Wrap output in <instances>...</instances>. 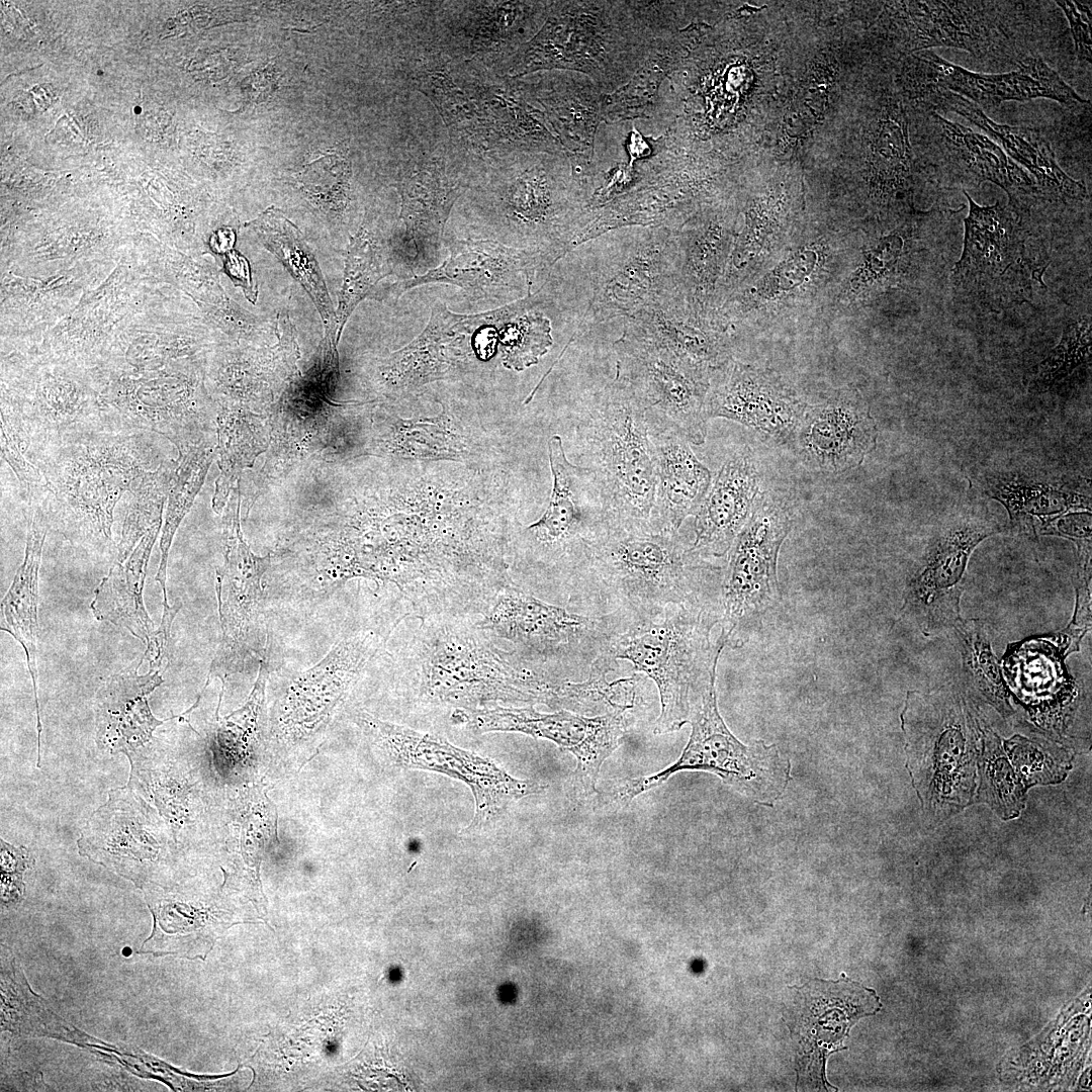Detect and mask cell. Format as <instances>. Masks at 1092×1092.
I'll list each match as a JSON object with an SVG mask.
<instances>
[{
  "mask_svg": "<svg viewBox=\"0 0 1092 1092\" xmlns=\"http://www.w3.org/2000/svg\"><path fill=\"white\" fill-rule=\"evenodd\" d=\"M421 620L404 667L421 701L463 710L537 704L567 709L569 678L500 648L463 617Z\"/></svg>",
  "mask_w": 1092,
  "mask_h": 1092,
  "instance_id": "1",
  "label": "cell"
},
{
  "mask_svg": "<svg viewBox=\"0 0 1092 1092\" xmlns=\"http://www.w3.org/2000/svg\"><path fill=\"white\" fill-rule=\"evenodd\" d=\"M723 574L695 552L679 531L654 522L609 525L587 545L574 577L589 615L633 620L667 607L720 597Z\"/></svg>",
  "mask_w": 1092,
  "mask_h": 1092,
  "instance_id": "2",
  "label": "cell"
},
{
  "mask_svg": "<svg viewBox=\"0 0 1092 1092\" xmlns=\"http://www.w3.org/2000/svg\"><path fill=\"white\" fill-rule=\"evenodd\" d=\"M157 436L105 431L34 452L30 461L51 489L42 508L50 529L76 547L111 555L117 502L176 464L166 459Z\"/></svg>",
  "mask_w": 1092,
  "mask_h": 1092,
  "instance_id": "3",
  "label": "cell"
},
{
  "mask_svg": "<svg viewBox=\"0 0 1092 1092\" xmlns=\"http://www.w3.org/2000/svg\"><path fill=\"white\" fill-rule=\"evenodd\" d=\"M665 36L649 0L551 2L542 27L517 51L509 72H576L609 94L633 77L654 42Z\"/></svg>",
  "mask_w": 1092,
  "mask_h": 1092,
  "instance_id": "4",
  "label": "cell"
},
{
  "mask_svg": "<svg viewBox=\"0 0 1092 1092\" xmlns=\"http://www.w3.org/2000/svg\"><path fill=\"white\" fill-rule=\"evenodd\" d=\"M721 623L720 598L674 605L659 613L628 620L611 638L605 653L627 660L658 690L660 713L654 734L679 730L694 705L717 674L726 644L712 631Z\"/></svg>",
  "mask_w": 1092,
  "mask_h": 1092,
  "instance_id": "5",
  "label": "cell"
},
{
  "mask_svg": "<svg viewBox=\"0 0 1092 1092\" xmlns=\"http://www.w3.org/2000/svg\"><path fill=\"white\" fill-rule=\"evenodd\" d=\"M576 435L603 498L607 524L653 522L655 464L645 414L618 377L590 399Z\"/></svg>",
  "mask_w": 1092,
  "mask_h": 1092,
  "instance_id": "6",
  "label": "cell"
},
{
  "mask_svg": "<svg viewBox=\"0 0 1092 1092\" xmlns=\"http://www.w3.org/2000/svg\"><path fill=\"white\" fill-rule=\"evenodd\" d=\"M689 741L679 757L648 776L615 781L602 793V802L624 809L639 795L664 784L680 771H707L756 803L771 806L791 780L790 760L776 744L756 740L742 743L720 715L716 676L694 705L689 722Z\"/></svg>",
  "mask_w": 1092,
  "mask_h": 1092,
  "instance_id": "7",
  "label": "cell"
},
{
  "mask_svg": "<svg viewBox=\"0 0 1092 1092\" xmlns=\"http://www.w3.org/2000/svg\"><path fill=\"white\" fill-rule=\"evenodd\" d=\"M1052 2L927 0L893 3L910 52L954 48L992 65H1017L1037 51Z\"/></svg>",
  "mask_w": 1092,
  "mask_h": 1092,
  "instance_id": "8",
  "label": "cell"
},
{
  "mask_svg": "<svg viewBox=\"0 0 1092 1092\" xmlns=\"http://www.w3.org/2000/svg\"><path fill=\"white\" fill-rule=\"evenodd\" d=\"M963 252L951 269L954 292L991 309L1026 301L1049 266L1034 225L1008 204H978L967 191Z\"/></svg>",
  "mask_w": 1092,
  "mask_h": 1092,
  "instance_id": "9",
  "label": "cell"
},
{
  "mask_svg": "<svg viewBox=\"0 0 1092 1092\" xmlns=\"http://www.w3.org/2000/svg\"><path fill=\"white\" fill-rule=\"evenodd\" d=\"M587 306L577 331L615 317L626 320L681 290L672 232L625 226L595 239Z\"/></svg>",
  "mask_w": 1092,
  "mask_h": 1092,
  "instance_id": "10",
  "label": "cell"
},
{
  "mask_svg": "<svg viewBox=\"0 0 1092 1092\" xmlns=\"http://www.w3.org/2000/svg\"><path fill=\"white\" fill-rule=\"evenodd\" d=\"M1 401L21 417L34 452L122 431L89 372L34 354L2 360Z\"/></svg>",
  "mask_w": 1092,
  "mask_h": 1092,
  "instance_id": "11",
  "label": "cell"
},
{
  "mask_svg": "<svg viewBox=\"0 0 1092 1092\" xmlns=\"http://www.w3.org/2000/svg\"><path fill=\"white\" fill-rule=\"evenodd\" d=\"M626 621L618 612L574 613L511 584L475 624L495 639L510 642L516 652L535 664L557 665L588 676L594 662L605 655L611 638Z\"/></svg>",
  "mask_w": 1092,
  "mask_h": 1092,
  "instance_id": "12",
  "label": "cell"
},
{
  "mask_svg": "<svg viewBox=\"0 0 1092 1092\" xmlns=\"http://www.w3.org/2000/svg\"><path fill=\"white\" fill-rule=\"evenodd\" d=\"M979 503L966 504L938 522L905 580L899 621L924 636H937L961 618L965 575L975 548L985 539L1006 533Z\"/></svg>",
  "mask_w": 1092,
  "mask_h": 1092,
  "instance_id": "13",
  "label": "cell"
},
{
  "mask_svg": "<svg viewBox=\"0 0 1092 1092\" xmlns=\"http://www.w3.org/2000/svg\"><path fill=\"white\" fill-rule=\"evenodd\" d=\"M792 523V512L783 497L759 493L723 569L720 635L726 646L741 647L779 602L778 558Z\"/></svg>",
  "mask_w": 1092,
  "mask_h": 1092,
  "instance_id": "14",
  "label": "cell"
},
{
  "mask_svg": "<svg viewBox=\"0 0 1092 1092\" xmlns=\"http://www.w3.org/2000/svg\"><path fill=\"white\" fill-rule=\"evenodd\" d=\"M918 106L919 159L925 180L943 189L977 188L983 182L1001 187L1008 205L1024 217L1050 211L1032 177L987 135Z\"/></svg>",
  "mask_w": 1092,
  "mask_h": 1092,
  "instance_id": "15",
  "label": "cell"
},
{
  "mask_svg": "<svg viewBox=\"0 0 1092 1092\" xmlns=\"http://www.w3.org/2000/svg\"><path fill=\"white\" fill-rule=\"evenodd\" d=\"M355 721L371 742L397 765L440 772L467 785L475 804L467 831L491 822L511 803L545 788L534 781L518 780L491 759L442 737L383 721L364 711L355 714Z\"/></svg>",
  "mask_w": 1092,
  "mask_h": 1092,
  "instance_id": "16",
  "label": "cell"
},
{
  "mask_svg": "<svg viewBox=\"0 0 1092 1092\" xmlns=\"http://www.w3.org/2000/svg\"><path fill=\"white\" fill-rule=\"evenodd\" d=\"M201 367L192 362L141 370L115 363L96 382L124 431L154 433L178 448L202 440L192 436L206 400Z\"/></svg>",
  "mask_w": 1092,
  "mask_h": 1092,
  "instance_id": "17",
  "label": "cell"
},
{
  "mask_svg": "<svg viewBox=\"0 0 1092 1092\" xmlns=\"http://www.w3.org/2000/svg\"><path fill=\"white\" fill-rule=\"evenodd\" d=\"M514 311L515 305L510 303L489 311L460 314L443 302H435L424 331L378 366L379 385L389 393H405L460 375L473 362L488 361L495 354L504 324Z\"/></svg>",
  "mask_w": 1092,
  "mask_h": 1092,
  "instance_id": "18",
  "label": "cell"
},
{
  "mask_svg": "<svg viewBox=\"0 0 1092 1092\" xmlns=\"http://www.w3.org/2000/svg\"><path fill=\"white\" fill-rule=\"evenodd\" d=\"M614 348L616 377L639 401L649 433L673 431L690 443L702 445L707 436L706 400L712 377L682 365L627 326Z\"/></svg>",
  "mask_w": 1092,
  "mask_h": 1092,
  "instance_id": "19",
  "label": "cell"
},
{
  "mask_svg": "<svg viewBox=\"0 0 1092 1092\" xmlns=\"http://www.w3.org/2000/svg\"><path fill=\"white\" fill-rule=\"evenodd\" d=\"M223 521V565L216 570L220 640L210 674L224 682L244 671L256 655H263L261 617L263 577L271 555L257 556L245 542L240 521V489L233 491Z\"/></svg>",
  "mask_w": 1092,
  "mask_h": 1092,
  "instance_id": "20",
  "label": "cell"
},
{
  "mask_svg": "<svg viewBox=\"0 0 1092 1092\" xmlns=\"http://www.w3.org/2000/svg\"><path fill=\"white\" fill-rule=\"evenodd\" d=\"M901 720L909 766L931 760L911 776L933 762V770L926 779L932 771L933 776L919 794L924 793L928 800L940 798L941 802L947 797L952 799V791L963 787L961 780L969 784L961 771L969 776L966 766L976 758L982 734L963 694L952 685L930 694L908 692Z\"/></svg>",
  "mask_w": 1092,
  "mask_h": 1092,
  "instance_id": "21",
  "label": "cell"
},
{
  "mask_svg": "<svg viewBox=\"0 0 1092 1092\" xmlns=\"http://www.w3.org/2000/svg\"><path fill=\"white\" fill-rule=\"evenodd\" d=\"M633 709L585 716L560 709L541 713L534 707L456 709L454 717L475 733L517 732L546 739L576 759L574 782L584 795H593L605 760L621 745L633 724Z\"/></svg>",
  "mask_w": 1092,
  "mask_h": 1092,
  "instance_id": "22",
  "label": "cell"
},
{
  "mask_svg": "<svg viewBox=\"0 0 1092 1092\" xmlns=\"http://www.w3.org/2000/svg\"><path fill=\"white\" fill-rule=\"evenodd\" d=\"M910 61L906 77L916 100L934 91H948L983 110L1006 101L1037 98L1070 107L1089 103L1039 56L1026 57L1016 69L999 73L973 72L931 51L915 54Z\"/></svg>",
  "mask_w": 1092,
  "mask_h": 1092,
  "instance_id": "23",
  "label": "cell"
},
{
  "mask_svg": "<svg viewBox=\"0 0 1092 1092\" xmlns=\"http://www.w3.org/2000/svg\"><path fill=\"white\" fill-rule=\"evenodd\" d=\"M794 989L785 1016L799 1046L798 1079L815 1088H833L826 1080V1061L831 1053L845 1049L843 1041L859 1018L880 1010L879 997L845 977L813 980Z\"/></svg>",
  "mask_w": 1092,
  "mask_h": 1092,
  "instance_id": "24",
  "label": "cell"
},
{
  "mask_svg": "<svg viewBox=\"0 0 1092 1092\" xmlns=\"http://www.w3.org/2000/svg\"><path fill=\"white\" fill-rule=\"evenodd\" d=\"M447 250L442 264L394 283L392 294L399 297L417 286L447 283L461 288L473 300L514 302L533 295L537 274L555 264L546 252L493 240H454L447 244Z\"/></svg>",
  "mask_w": 1092,
  "mask_h": 1092,
  "instance_id": "25",
  "label": "cell"
},
{
  "mask_svg": "<svg viewBox=\"0 0 1092 1092\" xmlns=\"http://www.w3.org/2000/svg\"><path fill=\"white\" fill-rule=\"evenodd\" d=\"M384 640L372 630L336 642L314 665L292 675L275 704V730L298 740L321 731Z\"/></svg>",
  "mask_w": 1092,
  "mask_h": 1092,
  "instance_id": "26",
  "label": "cell"
},
{
  "mask_svg": "<svg viewBox=\"0 0 1092 1092\" xmlns=\"http://www.w3.org/2000/svg\"><path fill=\"white\" fill-rule=\"evenodd\" d=\"M165 835L159 812L127 786L110 791L77 842L82 855L142 887L166 845Z\"/></svg>",
  "mask_w": 1092,
  "mask_h": 1092,
  "instance_id": "27",
  "label": "cell"
},
{
  "mask_svg": "<svg viewBox=\"0 0 1092 1092\" xmlns=\"http://www.w3.org/2000/svg\"><path fill=\"white\" fill-rule=\"evenodd\" d=\"M977 494L999 502L1007 511V533L1036 538L1038 527L1064 513L1091 511L1089 480L1029 465L971 468L967 474Z\"/></svg>",
  "mask_w": 1092,
  "mask_h": 1092,
  "instance_id": "28",
  "label": "cell"
},
{
  "mask_svg": "<svg viewBox=\"0 0 1092 1092\" xmlns=\"http://www.w3.org/2000/svg\"><path fill=\"white\" fill-rule=\"evenodd\" d=\"M548 451L553 477L549 505L525 532L538 548L567 558L574 575L587 545L607 525L603 498L593 470L567 460L559 436L549 439Z\"/></svg>",
  "mask_w": 1092,
  "mask_h": 1092,
  "instance_id": "29",
  "label": "cell"
},
{
  "mask_svg": "<svg viewBox=\"0 0 1092 1092\" xmlns=\"http://www.w3.org/2000/svg\"><path fill=\"white\" fill-rule=\"evenodd\" d=\"M807 404L769 371L731 360L711 381L708 419L724 418L755 432L766 442H793Z\"/></svg>",
  "mask_w": 1092,
  "mask_h": 1092,
  "instance_id": "30",
  "label": "cell"
},
{
  "mask_svg": "<svg viewBox=\"0 0 1092 1092\" xmlns=\"http://www.w3.org/2000/svg\"><path fill=\"white\" fill-rule=\"evenodd\" d=\"M878 428L869 403L851 388L806 406L793 442L811 470L841 473L860 465L876 448Z\"/></svg>",
  "mask_w": 1092,
  "mask_h": 1092,
  "instance_id": "31",
  "label": "cell"
},
{
  "mask_svg": "<svg viewBox=\"0 0 1092 1092\" xmlns=\"http://www.w3.org/2000/svg\"><path fill=\"white\" fill-rule=\"evenodd\" d=\"M916 103L940 114L957 113L981 128L1032 177L1051 210L1077 207L1089 199L1086 186L1064 172L1051 144L1038 129L998 123L973 102L948 91L931 92Z\"/></svg>",
  "mask_w": 1092,
  "mask_h": 1092,
  "instance_id": "32",
  "label": "cell"
},
{
  "mask_svg": "<svg viewBox=\"0 0 1092 1092\" xmlns=\"http://www.w3.org/2000/svg\"><path fill=\"white\" fill-rule=\"evenodd\" d=\"M402 234L396 254L411 276L438 259L446 222L465 184L443 159H424L403 170L397 183Z\"/></svg>",
  "mask_w": 1092,
  "mask_h": 1092,
  "instance_id": "33",
  "label": "cell"
},
{
  "mask_svg": "<svg viewBox=\"0 0 1092 1092\" xmlns=\"http://www.w3.org/2000/svg\"><path fill=\"white\" fill-rule=\"evenodd\" d=\"M695 371L714 375L731 360L727 325L678 291L627 320L626 325Z\"/></svg>",
  "mask_w": 1092,
  "mask_h": 1092,
  "instance_id": "34",
  "label": "cell"
},
{
  "mask_svg": "<svg viewBox=\"0 0 1092 1092\" xmlns=\"http://www.w3.org/2000/svg\"><path fill=\"white\" fill-rule=\"evenodd\" d=\"M525 98L542 112L572 168L586 169L603 119L606 93L587 76L552 70L525 84Z\"/></svg>",
  "mask_w": 1092,
  "mask_h": 1092,
  "instance_id": "35",
  "label": "cell"
},
{
  "mask_svg": "<svg viewBox=\"0 0 1092 1092\" xmlns=\"http://www.w3.org/2000/svg\"><path fill=\"white\" fill-rule=\"evenodd\" d=\"M760 493V473L748 447L727 457L695 516L692 548L706 559L724 557Z\"/></svg>",
  "mask_w": 1092,
  "mask_h": 1092,
  "instance_id": "36",
  "label": "cell"
},
{
  "mask_svg": "<svg viewBox=\"0 0 1092 1092\" xmlns=\"http://www.w3.org/2000/svg\"><path fill=\"white\" fill-rule=\"evenodd\" d=\"M671 232L682 293L696 307L715 310L716 294L736 237L731 213L720 206L701 207Z\"/></svg>",
  "mask_w": 1092,
  "mask_h": 1092,
  "instance_id": "37",
  "label": "cell"
},
{
  "mask_svg": "<svg viewBox=\"0 0 1092 1092\" xmlns=\"http://www.w3.org/2000/svg\"><path fill=\"white\" fill-rule=\"evenodd\" d=\"M697 31V23L692 22L676 33L657 39L633 77L605 95L603 122L676 117L670 78L688 54Z\"/></svg>",
  "mask_w": 1092,
  "mask_h": 1092,
  "instance_id": "38",
  "label": "cell"
},
{
  "mask_svg": "<svg viewBox=\"0 0 1092 1092\" xmlns=\"http://www.w3.org/2000/svg\"><path fill=\"white\" fill-rule=\"evenodd\" d=\"M143 660L112 675L96 694V740L111 753L127 755L139 750L151 742L154 730L164 722L152 714L148 703L163 678L159 670L139 674Z\"/></svg>",
  "mask_w": 1092,
  "mask_h": 1092,
  "instance_id": "39",
  "label": "cell"
},
{
  "mask_svg": "<svg viewBox=\"0 0 1092 1092\" xmlns=\"http://www.w3.org/2000/svg\"><path fill=\"white\" fill-rule=\"evenodd\" d=\"M655 464L653 522L679 531L694 516L712 482L710 470L696 457L690 442L673 431L649 433Z\"/></svg>",
  "mask_w": 1092,
  "mask_h": 1092,
  "instance_id": "40",
  "label": "cell"
},
{
  "mask_svg": "<svg viewBox=\"0 0 1092 1092\" xmlns=\"http://www.w3.org/2000/svg\"><path fill=\"white\" fill-rule=\"evenodd\" d=\"M158 256H153L152 263L159 264L160 274L187 293L215 328L238 340L266 330L262 320L229 297L213 266L172 247L158 251Z\"/></svg>",
  "mask_w": 1092,
  "mask_h": 1092,
  "instance_id": "41",
  "label": "cell"
},
{
  "mask_svg": "<svg viewBox=\"0 0 1092 1092\" xmlns=\"http://www.w3.org/2000/svg\"><path fill=\"white\" fill-rule=\"evenodd\" d=\"M26 519L27 538L24 560L2 600L1 607L6 627L1 629L9 632L25 651L36 703L37 732L40 734L41 724L37 701L36 666V641L38 636L37 578L42 546L50 525L42 509L38 506L28 507Z\"/></svg>",
  "mask_w": 1092,
  "mask_h": 1092,
  "instance_id": "42",
  "label": "cell"
},
{
  "mask_svg": "<svg viewBox=\"0 0 1092 1092\" xmlns=\"http://www.w3.org/2000/svg\"><path fill=\"white\" fill-rule=\"evenodd\" d=\"M162 523L155 525L123 562H113L91 603L93 615L128 630L146 645L155 634L143 601V588L152 548Z\"/></svg>",
  "mask_w": 1092,
  "mask_h": 1092,
  "instance_id": "43",
  "label": "cell"
},
{
  "mask_svg": "<svg viewBox=\"0 0 1092 1092\" xmlns=\"http://www.w3.org/2000/svg\"><path fill=\"white\" fill-rule=\"evenodd\" d=\"M262 244L282 263L304 288L316 307L325 328V339L336 340V310L318 262L300 231L275 207H269L246 223Z\"/></svg>",
  "mask_w": 1092,
  "mask_h": 1092,
  "instance_id": "44",
  "label": "cell"
},
{
  "mask_svg": "<svg viewBox=\"0 0 1092 1092\" xmlns=\"http://www.w3.org/2000/svg\"><path fill=\"white\" fill-rule=\"evenodd\" d=\"M392 254L393 248L387 246L368 221L350 237L336 310L338 344L346 323L359 302L369 295L382 278L394 273Z\"/></svg>",
  "mask_w": 1092,
  "mask_h": 1092,
  "instance_id": "45",
  "label": "cell"
},
{
  "mask_svg": "<svg viewBox=\"0 0 1092 1092\" xmlns=\"http://www.w3.org/2000/svg\"><path fill=\"white\" fill-rule=\"evenodd\" d=\"M178 451L179 457L167 496L165 523L160 539L161 559L156 575V580L162 587L163 602H168L167 563L173 538L204 482L216 455V447L201 440L181 446Z\"/></svg>",
  "mask_w": 1092,
  "mask_h": 1092,
  "instance_id": "46",
  "label": "cell"
},
{
  "mask_svg": "<svg viewBox=\"0 0 1092 1092\" xmlns=\"http://www.w3.org/2000/svg\"><path fill=\"white\" fill-rule=\"evenodd\" d=\"M550 4L545 1L476 3L465 25L470 46L484 50L502 43L520 49L542 27Z\"/></svg>",
  "mask_w": 1092,
  "mask_h": 1092,
  "instance_id": "47",
  "label": "cell"
},
{
  "mask_svg": "<svg viewBox=\"0 0 1092 1092\" xmlns=\"http://www.w3.org/2000/svg\"><path fill=\"white\" fill-rule=\"evenodd\" d=\"M952 628L967 685L1003 714H1008L1011 711L1008 691L986 624L980 619L960 618Z\"/></svg>",
  "mask_w": 1092,
  "mask_h": 1092,
  "instance_id": "48",
  "label": "cell"
},
{
  "mask_svg": "<svg viewBox=\"0 0 1092 1092\" xmlns=\"http://www.w3.org/2000/svg\"><path fill=\"white\" fill-rule=\"evenodd\" d=\"M217 416V446L219 475L215 481L212 499L213 510L221 513L228 504L230 492L239 483L242 470L263 451L259 441L248 429L247 415L223 400Z\"/></svg>",
  "mask_w": 1092,
  "mask_h": 1092,
  "instance_id": "49",
  "label": "cell"
},
{
  "mask_svg": "<svg viewBox=\"0 0 1092 1092\" xmlns=\"http://www.w3.org/2000/svg\"><path fill=\"white\" fill-rule=\"evenodd\" d=\"M1091 320L1080 317L1063 330L1059 344L1036 364L1027 379L1030 393H1046L1062 385L1081 367L1091 361Z\"/></svg>",
  "mask_w": 1092,
  "mask_h": 1092,
  "instance_id": "50",
  "label": "cell"
},
{
  "mask_svg": "<svg viewBox=\"0 0 1092 1092\" xmlns=\"http://www.w3.org/2000/svg\"><path fill=\"white\" fill-rule=\"evenodd\" d=\"M531 297L524 298L500 331L502 362L508 369L521 371L537 364L552 345L550 322L541 312L531 309Z\"/></svg>",
  "mask_w": 1092,
  "mask_h": 1092,
  "instance_id": "51",
  "label": "cell"
},
{
  "mask_svg": "<svg viewBox=\"0 0 1092 1092\" xmlns=\"http://www.w3.org/2000/svg\"><path fill=\"white\" fill-rule=\"evenodd\" d=\"M304 195L321 208L342 215L350 201L351 166L346 152L321 155L296 177Z\"/></svg>",
  "mask_w": 1092,
  "mask_h": 1092,
  "instance_id": "52",
  "label": "cell"
},
{
  "mask_svg": "<svg viewBox=\"0 0 1092 1092\" xmlns=\"http://www.w3.org/2000/svg\"><path fill=\"white\" fill-rule=\"evenodd\" d=\"M448 423L445 414L422 421H400L392 449L408 457L458 459L463 453L462 442Z\"/></svg>",
  "mask_w": 1092,
  "mask_h": 1092,
  "instance_id": "53",
  "label": "cell"
},
{
  "mask_svg": "<svg viewBox=\"0 0 1092 1092\" xmlns=\"http://www.w3.org/2000/svg\"><path fill=\"white\" fill-rule=\"evenodd\" d=\"M176 466L131 493L117 545L115 562H123L139 541L157 524L162 513Z\"/></svg>",
  "mask_w": 1092,
  "mask_h": 1092,
  "instance_id": "54",
  "label": "cell"
},
{
  "mask_svg": "<svg viewBox=\"0 0 1092 1092\" xmlns=\"http://www.w3.org/2000/svg\"><path fill=\"white\" fill-rule=\"evenodd\" d=\"M983 737L986 742V777L992 802L1005 810L1007 816L1016 815L1022 808V791L1016 776L998 747L997 736L986 729Z\"/></svg>",
  "mask_w": 1092,
  "mask_h": 1092,
  "instance_id": "55",
  "label": "cell"
},
{
  "mask_svg": "<svg viewBox=\"0 0 1092 1092\" xmlns=\"http://www.w3.org/2000/svg\"><path fill=\"white\" fill-rule=\"evenodd\" d=\"M1057 536L1076 546L1075 571L1091 572L1092 515L1088 510L1064 513L1041 524L1036 536Z\"/></svg>",
  "mask_w": 1092,
  "mask_h": 1092,
  "instance_id": "56",
  "label": "cell"
},
{
  "mask_svg": "<svg viewBox=\"0 0 1092 1092\" xmlns=\"http://www.w3.org/2000/svg\"><path fill=\"white\" fill-rule=\"evenodd\" d=\"M1065 14L1070 25L1076 56L1079 62L1091 65V1H1054Z\"/></svg>",
  "mask_w": 1092,
  "mask_h": 1092,
  "instance_id": "57",
  "label": "cell"
},
{
  "mask_svg": "<svg viewBox=\"0 0 1092 1092\" xmlns=\"http://www.w3.org/2000/svg\"><path fill=\"white\" fill-rule=\"evenodd\" d=\"M180 608V603L173 607L168 603H163L161 624L152 640L147 644V649L143 656L144 659H147L150 662V671L158 670L169 658L171 627Z\"/></svg>",
  "mask_w": 1092,
  "mask_h": 1092,
  "instance_id": "58",
  "label": "cell"
},
{
  "mask_svg": "<svg viewBox=\"0 0 1092 1092\" xmlns=\"http://www.w3.org/2000/svg\"><path fill=\"white\" fill-rule=\"evenodd\" d=\"M223 270L226 275L232 279L235 285L242 288L248 300L255 303L257 300V289H255L251 268L247 258L239 251L234 249L222 256Z\"/></svg>",
  "mask_w": 1092,
  "mask_h": 1092,
  "instance_id": "59",
  "label": "cell"
},
{
  "mask_svg": "<svg viewBox=\"0 0 1092 1092\" xmlns=\"http://www.w3.org/2000/svg\"><path fill=\"white\" fill-rule=\"evenodd\" d=\"M236 233L232 228L223 226L214 231L208 241V249L215 255L223 256L235 249Z\"/></svg>",
  "mask_w": 1092,
  "mask_h": 1092,
  "instance_id": "60",
  "label": "cell"
},
{
  "mask_svg": "<svg viewBox=\"0 0 1092 1092\" xmlns=\"http://www.w3.org/2000/svg\"><path fill=\"white\" fill-rule=\"evenodd\" d=\"M1074 581H1091V580H1074Z\"/></svg>",
  "mask_w": 1092,
  "mask_h": 1092,
  "instance_id": "61",
  "label": "cell"
}]
</instances>
